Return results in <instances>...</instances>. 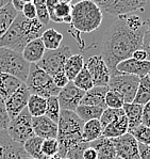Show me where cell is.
<instances>
[{"instance_id":"38","label":"cell","mask_w":150,"mask_h":159,"mask_svg":"<svg viewBox=\"0 0 150 159\" xmlns=\"http://www.w3.org/2000/svg\"><path fill=\"white\" fill-rule=\"evenodd\" d=\"M124 101L120 98L119 95L116 93L109 90L105 94V106L106 108H112V109H120L124 106Z\"/></svg>"},{"instance_id":"7","label":"cell","mask_w":150,"mask_h":159,"mask_svg":"<svg viewBox=\"0 0 150 159\" xmlns=\"http://www.w3.org/2000/svg\"><path fill=\"white\" fill-rule=\"evenodd\" d=\"M139 80L141 78L135 75L124 74L116 70L111 74L108 88L110 91L119 95L124 102H133Z\"/></svg>"},{"instance_id":"15","label":"cell","mask_w":150,"mask_h":159,"mask_svg":"<svg viewBox=\"0 0 150 159\" xmlns=\"http://www.w3.org/2000/svg\"><path fill=\"white\" fill-rule=\"evenodd\" d=\"M116 70L119 73L129 75H135L139 78L148 76L150 72V61H139L133 58H129L119 62L116 66Z\"/></svg>"},{"instance_id":"2","label":"cell","mask_w":150,"mask_h":159,"mask_svg":"<svg viewBox=\"0 0 150 159\" xmlns=\"http://www.w3.org/2000/svg\"><path fill=\"white\" fill-rule=\"evenodd\" d=\"M45 30L46 26L37 18L28 19L19 12L9 30L0 38V47L23 52L27 44L41 38Z\"/></svg>"},{"instance_id":"12","label":"cell","mask_w":150,"mask_h":159,"mask_svg":"<svg viewBox=\"0 0 150 159\" xmlns=\"http://www.w3.org/2000/svg\"><path fill=\"white\" fill-rule=\"evenodd\" d=\"M147 0H108L102 12L113 16L125 15L143 10Z\"/></svg>"},{"instance_id":"6","label":"cell","mask_w":150,"mask_h":159,"mask_svg":"<svg viewBox=\"0 0 150 159\" xmlns=\"http://www.w3.org/2000/svg\"><path fill=\"white\" fill-rule=\"evenodd\" d=\"M31 64L18 51L0 47V72L12 75L26 82Z\"/></svg>"},{"instance_id":"21","label":"cell","mask_w":150,"mask_h":159,"mask_svg":"<svg viewBox=\"0 0 150 159\" xmlns=\"http://www.w3.org/2000/svg\"><path fill=\"white\" fill-rule=\"evenodd\" d=\"M25 82L19 80L18 78L0 72V96L6 101Z\"/></svg>"},{"instance_id":"47","label":"cell","mask_w":150,"mask_h":159,"mask_svg":"<svg viewBox=\"0 0 150 159\" xmlns=\"http://www.w3.org/2000/svg\"><path fill=\"white\" fill-rule=\"evenodd\" d=\"M58 4H59V0H46V8H47L48 14H49V18L53 15Z\"/></svg>"},{"instance_id":"25","label":"cell","mask_w":150,"mask_h":159,"mask_svg":"<svg viewBox=\"0 0 150 159\" xmlns=\"http://www.w3.org/2000/svg\"><path fill=\"white\" fill-rule=\"evenodd\" d=\"M84 58L82 55H72L68 58L64 65V73L69 81L76 78V76L79 74L84 67Z\"/></svg>"},{"instance_id":"14","label":"cell","mask_w":150,"mask_h":159,"mask_svg":"<svg viewBox=\"0 0 150 159\" xmlns=\"http://www.w3.org/2000/svg\"><path fill=\"white\" fill-rule=\"evenodd\" d=\"M30 95L31 93L27 88L26 84H23L8 99L4 101L10 120L15 119L24 109L27 108Z\"/></svg>"},{"instance_id":"43","label":"cell","mask_w":150,"mask_h":159,"mask_svg":"<svg viewBox=\"0 0 150 159\" xmlns=\"http://www.w3.org/2000/svg\"><path fill=\"white\" fill-rule=\"evenodd\" d=\"M142 125L150 128V102L143 106V114H142Z\"/></svg>"},{"instance_id":"5","label":"cell","mask_w":150,"mask_h":159,"mask_svg":"<svg viewBox=\"0 0 150 159\" xmlns=\"http://www.w3.org/2000/svg\"><path fill=\"white\" fill-rule=\"evenodd\" d=\"M25 84L31 94L38 95L44 98L58 96L61 91V89L55 85L52 76L47 74L34 63L31 64L30 72Z\"/></svg>"},{"instance_id":"32","label":"cell","mask_w":150,"mask_h":159,"mask_svg":"<svg viewBox=\"0 0 150 159\" xmlns=\"http://www.w3.org/2000/svg\"><path fill=\"white\" fill-rule=\"evenodd\" d=\"M46 99H47V108H46L45 116L58 124L60 119V113H61V108H60L58 96H50Z\"/></svg>"},{"instance_id":"44","label":"cell","mask_w":150,"mask_h":159,"mask_svg":"<svg viewBox=\"0 0 150 159\" xmlns=\"http://www.w3.org/2000/svg\"><path fill=\"white\" fill-rule=\"evenodd\" d=\"M142 49L146 51L147 53V61H150V31L147 30L143 38V45Z\"/></svg>"},{"instance_id":"19","label":"cell","mask_w":150,"mask_h":159,"mask_svg":"<svg viewBox=\"0 0 150 159\" xmlns=\"http://www.w3.org/2000/svg\"><path fill=\"white\" fill-rule=\"evenodd\" d=\"M89 146H93L97 151V159H115L117 157L112 139L101 137L93 142H89Z\"/></svg>"},{"instance_id":"8","label":"cell","mask_w":150,"mask_h":159,"mask_svg":"<svg viewBox=\"0 0 150 159\" xmlns=\"http://www.w3.org/2000/svg\"><path fill=\"white\" fill-rule=\"evenodd\" d=\"M6 133L12 141L21 145L28 139L35 136L32 127V116L28 109H24L15 119L10 121Z\"/></svg>"},{"instance_id":"39","label":"cell","mask_w":150,"mask_h":159,"mask_svg":"<svg viewBox=\"0 0 150 159\" xmlns=\"http://www.w3.org/2000/svg\"><path fill=\"white\" fill-rule=\"evenodd\" d=\"M89 146V142H81L75 148H72L66 154V159H83V152Z\"/></svg>"},{"instance_id":"27","label":"cell","mask_w":150,"mask_h":159,"mask_svg":"<svg viewBox=\"0 0 150 159\" xmlns=\"http://www.w3.org/2000/svg\"><path fill=\"white\" fill-rule=\"evenodd\" d=\"M43 43L45 45V48L47 50H54L61 46L62 41H63V34L60 33L59 31H57L55 29L50 28L46 29L43 32L42 36Z\"/></svg>"},{"instance_id":"31","label":"cell","mask_w":150,"mask_h":159,"mask_svg":"<svg viewBox=\"0 0 150 159\" xmlns=\"http://www.w3.org/2000/svg\"><path fill=\"white\" fill-rule=\"evenodd\" d=\"M72 82H74V84L76 85V87H78L79 89L83 90L84 92L88 91V90H91L92 88L94 87L93 79H92L91 74L88 73V68L85 67V65H84V67L82 68L81 72L76 76V78L72 80Z\"/></svg>"},{"instance_id":"9","label":"cell","mask_w":150,"mask_h":159,"mask_svg":"<svg viewBox=\"0 0 150 159\" xmlns=\"http://www.w3.org/2000/svg\"><path fill=\"white\" fill-rule=\"evenodd\" d=\"M71 56L72 52L71 47L61 45L58 49L46 50L44 57L36 63V65L53 77L55 74L64 70L65 63Z\"/></svg>"},{"instance_id":"45","label":"cell","mask_w":150,"mask_h":159,"mask_svg":"<svg viewBox=\"0 0 150 159\" xmlns=\"http://www.w3.org/2000/svg\"><path fill=\"white\" fill-rule=\"evenodd\" d=\"M139 152L141 159H150V146L139 143Z\"/></svg>"},{"instance_id":"26","label":"cell","mask_w":150,"mask_h":159,"mask_svg":"<svg viewBox=\"0 0 150 159\" xmlns=\"http://www.w3.org/2000/svg\"><path fill=\"white\" fill-rule=\"evenodd\" d=\"M46 108H47V99L41 97L38 95L31 94L29 97L27 109L32 117H37L45 116Z\"/></svg>"},{"instance_id":"50","label":"cell","mask_w":150,"mask_h":159,"mask_svg":"<svg viewBox=\"0 0 150 159\" xmlns=\"http://www.w3.org/2000/svg\"><path fill=\"white\" fill-rule=\"evenodd\" d=\"M93 1L95 2V3L99 7V8L101 9V11H102L103 7L105 6V3H106V1H108V0H93Z\"/></svg>"},{"instance_id":"4","label":"cell","mask_w":150,"mask_h":159,"mask_svg":"<svg viewBox=\"0 0 150 159\" xmlns=\"http://www.w3.org/2000/svg\"><path fill=\"white\" fill-rule=\"evenodd\" d=\"M103 12L93 0H80L71 9V25L81 33H91L102 24Z\"/></svg>"},{"instance_id":"22","label":"cell","mask_w":150,"mask_h":159,"mask_svg":"<svg viewBox=\"0 0 150 159\" xmlns=\"http://www.w3.org/2000/svg\"><path fill=\"white\" fill-rule=\"evenodd\" d=\"M122 109L125 111V116H127L129 124V131L142 125V114L143 106L134 102H125Z\"/></svg>"},{"instance_id":"56","label":"cell","mask_w":150,"mask_h":159,"mask_svg":"<svg viewBox=\"0 0 150 159\" xmlns=\"http://www.w3.org/2000/svg\"><path fill=\"white\" fill-rule=\"evenodd\" d=\"M20 159H35V158H32V157H30V156H25V157H23Z\"/></svg>"},{"instance_id":"37","label":"cell","mask_w":150,"mask_h":159,"mask_svg":"<svg viewBox=\"0 0 150 159\" xmlns=\"http://www.w3.org/2000/svg\"><path fill=\"white\" fill-rule=\"evenodd\" d=\"M35 8H36V18L43 24V25L47 26L49 23V14H48L47 8H46V0H34L33 1Z\"/></svg>"},{"instance_id":"53","label":"cell","mask_w":150,"mask_h":159,"mask_svg":"<svg viewBox=\"0 0 150 159\" xmlns=\"http://www.w3.org/2000/svg\"><path fill=\"white\" fill-rule=\"evenodd\" d=\"M145 23H146V26H147V30L150 31V17H149L148 19H147L146 21H145Z\"/></svg>"},{"instance_id":"42","label":"cell","mask_w":150,"mask_h":159,"mask_svg":"<svg viewBox=\"0 0 150 159\" xmlns=\"http://www.w3.org/2000/svg\"><path fill=\"white\" fill-rule=\"evenodd\" d=\"M52 78H53V81H54L55 85H57L58 88H60V89L64 88L65 85H66L69 82L68 78L66 77V75H65L64 70H63V72L58 73V74H55Z\"/></svg>"},{"instance_id":"1","label":"cell","mask_w":150,"mask_h":159,"mask_svg":"<svg viewBox=\"0 0 150 159\" xmlns=\"http://www.w3.org/2000/svg\"><path fill=\"white\" fill-rule=\"evenodd\" d=\"M146 31V23L139 15L130 13L117 16L105 31L100 55L111 74L116 72L118 63L132 58L135 50L141 49Z\"/></svg>"},{"instance_id":"29","label":"cell","mask_w":150,"mask_h":159,"mask_svg":"<svg viewBox=\"0 0 150 159\" xmlns=\"http://www.w3.org/2000/svg\"><path fill=\"white\" fill-rule=\"evenodd\" d=\"M105 108L97 106H86V105H80L76 109V113L82 121L85 123L91 120H99Z\"/></svg>"},{"instance_id":"49","label":"cell","mask_w":150,"mask_h":159,"mask_svg":"<svg viewBox=\"0 0 150 159\" xmlns=\"http://www.w3.org/2000/svg\"><path fill=\"white\" fill-rule=\"evenodd\" d=\"M11 3L13 4V7L17 12H21L24 8V4L21 2V0H11Z\"/></svg>"},{"instance_id":"54","label":"cell","mask_w":150,"mask_h":159,"mask_svg":"<svg viewBox=\"0 0 150 159\" xmlns=\"http://www.w3.org/2000/svg\"><path fill=\"white\" fill-rule=\"evenodd\" d=\"M33 1H34V0H21L23 4H26V3H33Z\"/></svg>"},{"instance_id":"40","label":"cell","mask_w":150,"mask_h":159,"mask_svg":"<svg viewBox=\"0 0 150 159\" xmlns=\"http://www.w3.org/2000/svg\"><path fill=\"white\" fill-rule=\"evenodd\" d=\"M10 117L6 108L4 99L0 96V130H6L10 123Z\"/></svg>"},{"instance_id":"48","label":"cell","mask_w":150,"mask_h":159,"mask_svg":"<svg viewBox=\"0 0 150 159\" xmlns=\"http://www.w3.org/2000/svg\"><path fill=\"white\" fill-rule=\"evenodd\" d=\"M132 58L139 61H145V60H147V53H146V51L143 50L141 48V49H137L133 52Z\"/></svg>"},{"instance_id":"13","label":"cell","mask_w":150,"mask_h":159,"mask_svg":"<svg viewBox=\"0 0 150 159\" xmlns=\"http://www.w3.org/2000/svg\"><path fill=\"white\" fill-rule=\"evenodd\" d=\"M117 157L122 159H141L139 152V142L130 133L112 139Z\"/></svg>"},{"instance_id":"34","label":"cell","mask_w":150,"mask_h":159,"mask_svg":"<svg viewBox=\"0 0 150 159\" xmlns=\"http://www.w3.org/2000/svg\"><path fill=\"white\" fill-rule=\"evenodd\" d=\"M71 4H66V3H61L59 2V4L57 6V8L54 10L53 15L50 17V20L54 21L55 24H63V19L65 17L71 15Z\"/></svg>"},{"instance_id":"52","label":"cell","mask_w":150,"mask_h":159,"mask_svg":"<svg viewBox=\"0 0 150 159\" xmlns=\"http://www.w3.org/2000/svg\"><path fill=\"white\" fill-rule=\"evenodd\" d=\"M59 2L61 3H66V4H71L72 2V0H59Z\"/></svg>"},{"instance_id":"46","label":"cell","mask_w":150,"mask_h":159,"mask_svg":"<svg viewBox=\"0 0 150 159\" xmlns=\"http://www.w3.org/2000/svg\"><path fill=\"white\" fill-rule=\"evenodd\" d=\"M97 151L93 146H88L83 152V159H97Z\"/></svg>"},{"instance_id":"11","label":"cell","mask_w":150,"mask_h":159,"mask_svg":"<svg viewBox=\"0 0 150 159\" xmlns=\"http://www.w3.org/2000/svg\"><path fill=\"white\" fill-rule=\"evenodd\" d=\"M84 94L85 92L83 90L76 87L72 81H69L64 88H62L58 95L60 108L61 110H68V111L75 112L81 104Z\"/></svg>"},{"instance_id":"28","label":"cell","mask_w":150,"mask_h":159,"mask_svg":"<svg viewBox=\"0 0 150 159\" xmlns=\"http://www.w3.org/2000/svg\"><path fill=\"white\" fill-rule=\"evenodd\" d=\"M44 139L40 138L37 136H34L32 138L28 139L25 143L23 144L26 153L28 156L35 159H47L42 153V144Z\"/></svg>"},{"instance_id":"24","label":"cell","mask_w":150,"mask_h":159,"mask_svg":"<svg viewBox=\"0 0 150 159\" xmlns=\"http://www.w3.org/2000/svg\"><path fill=\"white\" fill-rule=\"evenodd\" d=\"M18 13L11 2L0 8V38L9 30Z\"/></svg>"},{"instance_id":"36","label":"cell","mask_w":150,"mask_h":159,"mask_svg":"<svg viewBox=\"0 0 150 159\" xmlns=\"http://www.w3.org/2000/svg\"><path fill=\"white\" fill-rule=\"evenodd\" d=\"M136 139L139 143L146 144V145L150 146V128L144 125H139L136 128L132 129V130L128 131Z\"/></svg>"},{"instance_id":"17","label":"cell","mask_w":150,"mask_h":159,"mask_svg":"<svg viewBox=\"0 0 150 159\" xmlns=\"http://www.w3.org/2000/svg\"><path fill=\"white\" fill-rule=\"evenodd\" d=\"M46 52L45 45L43 43L42 39L38 38L35 40L31 41L26 45L25 49L23 50V57L28 61L30 64H36L38 61H41V59L44 57Z\"/></svg>"},{"instance_id":"57","label":"cell","mask_w":150,"mask_h":159,"mask_svg":"<svg viewBox=\"0 0 150 159\" xmlns=\"http://www.w3.org/2000/svg\"><path fill=\"white\" fill-rule=\"evenodd\" d=\"M148 77H149V79H150V72H149V74H148Z\"/></svg>"},{"instance_id":"41","label":"cell","mask_w":150,"mask_h":159,"mask_svg":"<svg viewBox=\"0 0 150 159\" xmlns=\"http://www.w3.org/2000/svg\"><path fill=\"white\" fill-rule=\"evenodd\" d=\"M23 15L28 19H34L36 18V8L34 3H26L24 4L23 11H21Z\"/></svg>"},{"instance_id":"18","label":"cell","mask_w":150,"mask_h":159,"mask_svg":"<svg viewBox=\"0 0 150 159\" xmlns=\"http://www.w3.org/2000/svg\"><path fill=\"white\" fill-rule=\"evenodd\" d=\"M108 91H109L108 87H93L91 90L85 92V94H84L80 105L97 106V107L106 108L105 94Z\"/></svg>"},{"instance_id":"30","label":"cell","mask_w":150,"mask_h":159,"mask_svg":"<svg viewBox=\"0 0 150 159\" xmlns=\"http://www.w3.org/2000/svg\"><path fill=\"white\" fill-rule=\"evenodd\" d=\"M148 102H150V79L148 76H145L139 80V84L133 102L144 106Z\"/></svg>"},{"instance_id":"3","label":"cell","mask_w":150,"mask_h":159,"mask_svg":"<svg viewBox=\"0 0 150 159\" xmlns=\"http://www.w3.org/2000/svg\"><path fill=\"white\" fill-rule=\"evenodd\" d=\"M84 122L77 116L76 112L68 110H61L58 122V136L59 143L58 155L61 158L66 157V154L78 145L82 141V130Z\"/></svg>"},{"instance_id":"35","label":"cell","mask_w":150,"mask_h":159,"mask_svg":"<svg viewBox=\"0 0 150 159\" xmlns=\"http://www.w3.org/2000/svg\"><path fill=\"white\" fill-rule=\"evenodd\" d=\"M59 152V143L57 138L44 139L42 144V153L46 158H51L58 155Z\"/></svg>"},{"instance_id":"10","label":"cell","mask_w":150,"mask_h":159,"mask_svg":"<svg viewBox=\"0 0 150 159\" xmlns=\"http://www.w3.org/2000/svg\"><path fill=\"white\" fill-rule=\"evenodd\" d=\"M85 67L93 79L94 87H108L111 72L101 56H93L86 61Z\"/></svg>"},{"instance_id":"51","label":"cell","mask_w":150,"mask_h":159,"mask_svg":"<svg viewBox=\"0 0 150 159\" xmlns=\"http://www.w3.org/2000/svg\"><path fill=\"white\" fill-rule=\"evenodd\" d=\"M10 2H11V0H0V8H2L3 6L10 3Z\"/></svg>"},{"instance_id":"33","label":"cell","mask_w":150,"mask_h":159,"mask_svg":"<svg viewBox=\"0 0 150 159\" xmlns=\"http://www.w3.org/2000/svg\"><path fill=\"white\" fill-rule=\"evenodd\" d=\"M124 114H125V111L122 108H120V109L105 108V110H103V112H102V114H101L99 121H100L102 128L105 129L106 127V125H109V124L112 123L113 121H115L117 117H119L120 116H124Z\"/></svg>"},{"instance_id":"23","label":"cell","mask_w":150,"mask_h":159,"mask_svg":"<svg viewBox=\"0 0 150 159\" xmlns=\"http://www.w3.org/2000/svg\"><path fill=\"white\" fill-rule=\"evenodd\" d=\"M103 128L99 120H91L84 123L82 130V141L83 142H93L102 137Z\"/></svg>"},{"instance_id":"16","label":"cell","mask_w":150,"mask_h":159,"mask_svg":"<svg viewBox=\"0 0 150 159\" xmlns=\"http://www.w3.org/2000/svg\"><path fill=\"white\" fill-rule=\"evenodd\" d=\"M32 127L35 136L42 139H52L58 136V124L46 116L32 117Z\"/></svg>"},{"instance_id":"20","label":"cell","mask_w":150,"mask_h":159,"mask_svg":"<svg viewBox=\"0 0 150 159\" xmlns=\"http://www.w3.org/2000/svg\"><path fill=\"white\" fill-rule=\"evenodd\" d=\"M128 131H129V124H128L127 116L124 114V116L117 117L115 121H113L109 125H106V127L102 131V137L109 139H114L124 136Z\"/></svg>"},{"instance_id":"55","label":"cell","mask_w":150,"mask_h":159,"mask_svg":"<svg viewBox=\"0 0 150 159\" xmlns=\"http://www.w3.org/2000/svg\"><path fill=\"white\" fill-rule=\"evenodd\" d=\"M48 159H66V158H61V157H59V156H54V157L48 158Z\"/></svg>"},{"instance_id":"58","label":"cell","mask_w":150,"mask_h":159,"mask_svg":"<svg viewBox=\"0 0 150 159\" xmlns=\"http://www.w3.org/2000/svg\"><path fill=\"white\" fill-rule=\"evenodd\" d=\"M115 159H122V158H119V157H116Z\"/></svg>"}]
</instances>
